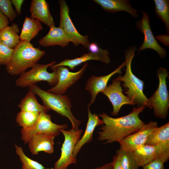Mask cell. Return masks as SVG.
<instances>
[{"instance_id": "cell-1", "label": "cell", "mask_w": 169, "mask_h": 169, "mask_svg": "<svg viewBox=\"0 0 169 169\" xmlns=\"http://www.w3.org/2000/svg\"><path fill=\"white\" fill-rule=\"evenodd\" d=\"M146 106L133 108L128 114L118 118H113L105 112L98 115L103 124L97 132L98 139L104 144L118 142L140 129L146 124L139 117Z\"/></svg>"}, {"instance_id": "cell-2", "label": "cell", "mask_w": 169, "mask_h": 169, "mask_svg": "<svg viewBox=\"0 0 169 169\" xmlns=\"http://www.w3.org/2000/svg\"><path fill=\"white\" fill-rule=\"evenodd\" d=\"M11 59L6 66L7 73L15 76L20 75L32 68L44 55L45 52L34 47L30 42L20 41L13 48Z\"/></svg>"}, {"instance_id": "cell-3", "label": "cell", "mask_w": 169, "mask_h": 169, "mask_svg": "<svg viewBox=\"0 0 169 169\" xmlns=\"http://www.w3.org/2000/svg\"><path fill=\"white\" fill-rule=\"evenodd\" d=\"M135 50V48L131 47L126 52L125 73L123 76L119 75L116 79L123 82L121 85L125 90L124 93L134 105L136 104L138 107L145 106L152 109L143 92V81L135 76L131 70V64Z\"/></svg>"}, {"instance_id": "cell-4", "label": "cell", "mask_w": 169, "mask_h": 169, "mask_svg": "<svg viewBox=\"0 0 169 169\" xmlns=\"http://www.w3.org/2000/svg\"><path fill=\"white\" fill-rule=\"evenodd\" d=\"M28 87L29 90L41 98L44 106L49 110H52L61 116L67 118L71 122L72 129H79L81 122L73 115L71 110L72 105L71 101L67 95L49 92L42 89L35 84L31 85Z\"/></svg>"}, {"instance_id": "cell-5", "label": "cell", "mask_w": 169, "mask_h": 169, "mask_svg": "<svg viewBox=\"0 0 169 169\" xmlns=\"http://www.w3.org/2000/svg\"><path fill=\"white\" fill-rule=\"evenodd\" d=\"M56 63L55 61L46 64L36 63L29 70L20 75L15 81L16 85L19 87L25 88L38 82L45 81L50 85L55 86L58 81L57 72L54 70L52 72L49 73L47 69L49 67Z\"/></svg>"}, {"instance_id": "cell-6", "label": "cell", "mask_w": 169, "mask_h": 169, "mask_svg": "<svg viewBox=\"0 0 169 169\" xmlns=\"http://www.w3.org/2000/svg\"><path fill=\"white\" fill-rule=\"evenodd\" d=\"M168 72L165 68L160 67L157 71L159 83L157 89L148 99V101L154 109V115L157 117L165 119L167 116L169 108V96L166 78Z\"/></svg>"}, {"instance_id": "cell-7", "label": "cell", "mask_w": 169, "mask_h": 169, "mask_svg": "<svg viewBox=\"0 0 169 169\" xmlns=\"http://www.w3.org/2000/svg\"><path fill=\"white\" fill-rule=\"evenodd\" d=\"M64 136V140L61 149V154L59 159L55 162L53 169H67L68 166L76 163V158L74 157L73 152L74 147L81 136L82 129L60 131Z\"/></svg>"}, {"instance_id": "cell-8", "label": "cell", "mask_w": 169, "mask_h": 169, "mask_svg": "<svg viewBox=\"0 0 169 169\" xmlns=\"http://www.w3.org/2000/svg\"><path fill=\"white\" fill-rule=\"evenodd\" d=\"M68 128L66 124H57L52 121L50 115L41 112L37 121L32 127L27 129L21 128V139L27 144L32 137L37 134H49L57 136L60 134L61 130Z\"/></svg>"}, {"instance_id": "cell-9", "label": "cell", "mask_w": 169, "mask_h": 169, "mask_svg": "<svg viewBox=\"0 0 169 169\" xmlns=\"http://www.w3.org/2000/svg\"><path fill=\"white\" fill-rule=\"evenodd\" d=\"M60 6V21L59 27L62 28L68 36L70 42L75 46L81 44L88 48L90 44L88 37L79 33L74 26L69 14V8L64 0L59 1Z\"/></svg>"}, {"instance_id": "cell-10", "label": "cell", "mask_w": 169, "mask_h": 169, "mask_svg": "<svg viewBox=\"0 0 169 169\" xmlns=\"http://www.w3.org/2000/svg\"><path fill=\"white\" fill-rule=\"evenodd\" d=\"M88 64L84 63L82 67L79 71L73 72L63 66H57L52 69L57 72L58 81L55 86L48 90L54 94L63 95L67 90L79 79L85 71Z\"/></svg>"}, {"instance_id": "cell-11", "label": "cell", "mask_w": 169, "mask_h": 169, "mask_svg": "<svg viewBox=\"0 0 169 169\" xmlns=\"http://www.w3.org/2000/svg\"><path fill=\"white\" fill-rule=\"evenodd\" d=\"M141 12L143 14L142 18L137 21L136 25L140 32L144 34V40L138 50L141 52L147 49H151L156 51L160 57L164 58L166 54V51L158 44L152 33L148 15L146 12Z\"/></svg>"}, {"instance_id": "cell-12", "label": "cell", "mask_w": 169, "mask_h": 169, "mask_svg": "<svg viewBox=\"0 0 169 169\" xmlns=\"http://www.w3.org/2000/svg\"><path fill=\"white\" fill-rule=\"evenodd\" d=\"M158 127V123L156 121H151L145 124L137 131L118 141L120 147L125 150L134 151L145 144L148 136Z\"/></svg>"}, {"instance_id": "cell-13", "label": "cell", "mask_w": 169, "mask_h": 169, "mask_svg": "<svg viewBox=\"0 0 169 169\" xmlns=\"http://www.w3.org/2000/svg\"><path fill=\"white\" fill-rule=\"evenodd\" d=\"M121 82L116 78L111 84L109 85L102 93L106 96L111 102L113 107L111 114L117 115L121 107L125 105H134L123 93Z\"/></svg>"}, {"instance_id": "cell-14", "label": "cell", "mask_w": 169, "mask_h": 169, "mask_svg": "<svg viewBox=\"0 0 169 169\" xmlns=\"http://www.w3.org/2000/svg\"><path fill=\"white\" fill-rule=\"evenodd\" d=\"M126 65L125 60L119 66L110 73L104 76L98 77L92 76L87 80L85 89L90 94L91 99L87 107H90L95 101L96 97L100 92H102L107 86V84L110 78L115 74H121V69Z\"/></svg>"}, {"instance_id": "cell-15", "label": "cell", "mask_w": 169, "mask_h": 169, "mask_svg": "<svg viewBox=\"0 0 169 169\" xmlns=\"http://www.w3.org/2000/svg\"><path fill=\"white\" fill-rule=\"evenodd\" d=\"M168 151H169L168 146L144 144L133 151L137 164L140 167L143 166Z\"/></svg>"}, {"instance_id": "cell-16", "label": "cell", "mask_w": 169, "mask_h": 169, "mask_svg": "<svg viewBox=\"0 0 169 169\" xmlns=\"http://www.w3.org/2000/svg\"><path fill=\"white\" fill-rule=\"evenodd\" d=\"M56 137L54 135L46 133H38L33 136L28 143L30 152L33 155H37L42 151L52 154Z\"/></svg>"}, {"instance_id": "cell-17", "label": "cell", "mask_w": 169, "mask_h": 169, "mask_svg": "<svg viewBox=\"0 0 169 169\" xmlns=\"http://www.w3.org/2000/svg\"><path fill=\"white\" fill-rule=\"evenodd\" d=\"M93 60L100 61L106 64H108L110 62L107 50L101 49L97 53L90 52L84 54L79 57L72 59H64L59 63L53 64L50 67L52 69L57 66H63L68 67L70 69L73 70L75 67L82 63Z\"/></svg>"}, {"instance_id": "cell-18", "label": "cell", "mask_w": 169, "mask_h": 169, "mask_svg": "<svg viewBox=\"0 0 169 169\" xmlns=\"http://www.w3.org/2000/svg\"><path fill=\"white\" fill-rule=\"evenodd\" d=\"M87 109L88 119L85 132L75 145L74 149L73 156L75 158L82 147L92 141L93 133L96 127L104 124L102 120L99 118L97 114L91 113L90 107H87Z\"/></svg>"}, {"instance_id": "cell-19", "label": "cell", "mask_w": 169, "mask_h": 169, "mask_svg": "<svg viewBox=\"0 0 169 169\" xmlns=\"http://www.w3.org/2000/svg\"><path fill=\"white\" fill-rule=\"evenodd\" d=\"M30 12L31 18L38 20L49 28L55 26V23L50 12L49 5L45 0H32Z\"/></svg>"}, {"instance_id": "cell-20", "label": "cell", "mask_w": 169, "mask_h": 169, "mask_svg": "<svg viewBox=\"0 0 169 169\" xmlns=\"http://www.w3.org/2000/svg\"><path fill=\"white\" fill-rule=\"evenodd\" d=\"M70 42L68 36L62 28L53 26L50 27L48 33L39 40L38 43L44 47L58 45L64 48Z\"/></svg>"}, {"instance_id": "cell-21", "label": "cell", "mask_w": 169, "mask_h": 169, "mask_svg": "<svg viewBox=\"0 0 169 169\" xmlns=\"http://www.w3.org/2000/svg\"><path fill=\"white\" fill-rule=\"evenodd\" d=\"M104 10L109 13L125 11L129 13L135 18H138L137 12H141L134 9L127 0H94Z\"/></svg>"}, {"instance_id": "cell-22", "label": "cell", "mask_w": 169, "mask_h": 169, "mask_svg": "<svg viewBox=\"0 0 169 169\" xmlns=\"http://www.w3.org/2000/svg\"><path fill=\"white\" fill-rule=\"evenodd\" d=\"M145 144L169 146V122L158 127L148 136Z\"/></svg>"}, {"instance_id": "cell-23", "label": "cell", "mask_w": 169, "mask_h": 169, "mask_svg": "<svg viewBox=\"0 0 169 169\" xmlns=\"http://www.w3.org/2000/svg\"><path fill=\"white\" fill-rule=\"evenodd\" d=\"M43 28L39 21L26 16L19 36L20 40L30 42Z\"/></svg>"}, {"instance_id": "cell-24", "label": "cell", "mask_w": 169, "mask_h": 169, "mask_svg": "<svg viewBox=\"0 0 169 169\" xmlns=\"http://www.w3.org/2000/svg\"><path fill=\"white\" fill-rule=\"evenodd\" d=\"M19 32V28L15 23L10 26H6L0 30V42L8 47L13 49L20 41L18 34Z\"/></svg>"}, {"instance_id": "cell-25", "label": "cell", "mask_w": 169, "mask_h": 169, "mask_svg": "<svg viewBox=\"0 0 169 169\" xmlns=\"http://www.w3.org/2000/svg\"><path fill=\"white\" fill-rule=\"evenodd\" d=\"M35 95L34 93L29 90L18 106L20 110L38 113H47L49 111L44 106L38 102Z\"/></svg>"}, {"instance_id": "cell-26", "label": "cell", "mask_w": 169, "mask_h": 169, "mask_svg": "<svg viewBox=\"0 0 169 169\" xmlns=\"http://www.w3.org/2000/svg\"><path fill=\"white\" fill-rule=\"evenodd\" d=\"M116 155L123 169H139L133 151L125 150L120 147Z\"/></svg>"}, {"instance_id": "cell-27", "label": "cell", "mask_w": 169, "mask_h": 169, "mask_svg": "<svg viewBox=\"0 0 169 169\" xmlns=\"http://www.w3.org/2000/svg\"><path fill=\"white\" fill-rule=\"evenodd\" d=\"M37 112L20 110L17 115L16 121L22 128L27 129L32 127L37 121L39 115Z\"/></svg>"}, {"instance_id": "cell-28", "label": "cell", "mask_w": 169, "mask_h": 169, "mask_svg": "<svg viewBox=\"0 0 169 169\" xmlns=\"http://www.w3.org/2000/svg\"><path fill=\"white\" fill-rule=\"evenodd\" d=\"M154 2L156 14L165 24L168 35L169 32V1L154 0Z\"/></svg>"}, {"instance_id": "cell-29", "label": "cell", "mask_w": 169, "mask_h": 169, "mask_svg": "<svg viewBox=\"0 0 169 169\" xmlns=\"http://www.w3.org/2000/svg\"><path fill=\"white\" fill-rule=\"evenodd\" d=\"M15 152L22 163V169H45L42 164L28 157L24 153L23 148L15 145Z\"/></svg>"}, {"instance_id": "cell-30", "label": "cell", "mask_w": 169, "mask_h": 169, "mask_svg": "<svg viewBox=\"0 0 169 169\" xmlns=\"http://www.w3.org/2000/svg\"><path fill=\"white\" fill-rule=\"evenodd\" d=\"M169 158V151L143 166V169H165L164 163Z\"/></svg>"}, {"instance_id": "cell-31", "label": "cell", "mask_w": 169, "mask_h": 169, "mask_svg": "<svg viewBox=\"0 0 169 169\" xmlns=\"http://www.w3.org/2000/svg\"><path fill=\"white\" fill-rule=\"evenodd\" d=\"M12 4L10 0H0V9L11 22H12L17 16Z\"/></svg>"}, {"instance_id": "cell-32", "label": "cell", "mask_w": 169, "mask_h": 169, "mask_svg": "<svg viewBox=\"0 0 169 169\" xmlns=\"http://www.w3.org/2000/svg\"><path fill=\"white\" fill-rule=\"evenodd\" d=\"M14 51L0 42V65L6 66L9 62Z\"/></svg>"}, {"instance_id": "cell-33", "label": "cell", "mask_w": 169, "mask_h": 169, "mask_svg": "<svg viewBox=\"0 0 169 169\" xmlns=\"http://www.w3.org/2000/svg\"><path fill=\"white\" fill-rule=\"evenodd\" d=\"M9 24L8 18L0 9V30Z\"/></svg>"}, {"instance_id": "cell-34", "label": "cell", "mask_w": 169, "mask_h": 169, "mask_svg": "<svg viewBox=\"0 0 169 169\" xmlns=\"http://www.w3.org/2000/svg\"><path fill=\"white\" fill-rule=\"evenodd\" d=\"M12 3L14 7L18 14H21V8L24 0H11Z\"/></svg>"}, {"instance_id": "cell-35", "label": "cell", "mask_w": 169, "mask_h": 169, "mask_svg": "<svg viewBox=\"0 0 169 169\" xmlns=\"http://www.w3.org/2000/svg\"><path fill=\"white\" fill-rule=\"evenodd\" d=\"M156 38L165 45H169V36L168 35L161 34L156 36Z\"/></svg>"}, {"instance_id": "cell-36", "label": "cell", "mask_w": 169, "mask_h": 169, "mask_svg": "<svg viewBox=\"0 0 169 169\" xmlns=\"http://www.w3.org/2000/svg\"><path fill=\"white\" fill-rule=\"evenodd\" d=\"M111 163L112 166V169H123L122 167L119 159L116 155L114 156L113 157Z\"/></svg>"}, {"instance_id": "cell-37", "label": "cell", "mask_w": 169, "mask_h": 169, "mask_svg": "<svg viewBox=\"0 0 169 169\" xmlns=\"http://www.w3.org/2000/svg\"><path fill=\"white\" fill-rule=\"evenodd\" d=\"M88 48L90 52L93 53H98L101 49L97 44L95 43L90 44Z\"/></svg>"}, {"instance_id": "cell-38", "label": "cell", "mask_w": 169, "mask_h": 169, "mask_svg": "<svg viewBox=\"0 0 169 169\" xmlns=\"http://www.w3.org/2000/svg\"><path fill=\"white\" fill-rule=\"evenodd\" d=\"M94 169H112L111 162L106 163L101 166L96 168Z\"/></svg>"}]
</instances>
